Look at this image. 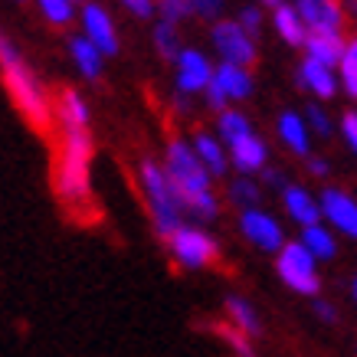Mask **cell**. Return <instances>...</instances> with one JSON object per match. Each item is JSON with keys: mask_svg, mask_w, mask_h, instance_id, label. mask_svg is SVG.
<instances>
[{"mask_svg": "<svg viewBox=\"0 0 357 357\" xmlns=\"http://www.w3.org/2000/svg\"><path fill=\"white\" fill-rule=\"evenodd\" d=\"M282 206H285V213H289L302 229L321 223V204H318V197H312L298 184H289L282 190Z\"/></svg>", "mask_w": 357, "mask_h": 357, "instance_id": "15", "label": "cell"}, {"mask_svg": "<svg viewBox=\"0 0 357 357\" xmlns=\"http://www.w3.org/2000/svg\"><path fill=\"white\" fill-rule=\"evenodd\" d=\"M246 135H252V121L243 115L239 109H223L217 115V138L223 141V144H233V141L246 138Z\"/></svg>", "mask_w": 357, "mask_h": 357, "instance_id": "25", "label": "cell"}, {"mask_svg": "<svg viewBox=\"0 0 357 357\" xmlns=\"http://www.w3.org/2000/svg\"><path fill=\"white\" fill-rule=\"evenodd\" d=\"M318 204H321V217L344 236L357 239V200L337 187H325L318 194Z\"/></svg>", "mask_w": 357, "mask_h": 357, "instance_id": "12", "label": "cell"}, {"mask_svg": "<svg viewBox=\"0 0 357 357\" xmlns=\"http://www.w3.org/2000/svg\"><path fill=\"white\" fill-rule=\"evenodd\" d=\"M167 249H171L174 262L187 272H200L210 269L213 262L220 259V243L204 227H194V223H184L171 239H167Z\"/></svg>", "mask_w": 357, "mask_h": 357, "instance_id": "6", "label": "cell"}, {"mask_svg": "<svg viewBox=\"0 0 357 357\" xmlns=\"http://www.w3.org/2000/svg\"><path fill=\"white\" fill-rule=\"evenodd\" d=\"M305 121H308V131H314L318 138H331L335 135V125H331V115H328L318 102H312L308 109H305Z\"/></svg>", "mask_w": 357, "mask_h": 357, "instance_id": "30", "label": "cell"}, {"mask_svg": "<svg viewBox=\"0 0 357 357\" xmlns=\"http://www.w3.org/2000/svg\"><path fill=\"white\" fill-rule=\"evenodd\" d=\"M223 3L227 0H190V10H194V17H200V20H220V13H223Z\"/></svg>", "mask_w": 357, "mask_h": 357, "instance_id": "33", "label": "cell"}, {"mask_svg": "<svg viewBox=\"0 0 357 357\" xmlns=\"http://www.w3.org/2000/svg\"><path fill=\"white\" fill-rule=\"evenodd\" d=\"M272 26H275V33H279L289 46H305V40H308V26L302 23L295 3H279V7H272Z\"/></svg>", "mask_w": 357, "mask_h": 357, "instance_id": "23", "label": "cell"}, {"mask_svg": "<svg viewBox=\"0 0 357 357\" xmlns=\"http://www.w3.org/2000/svg\"><path fill=\"white\" fill-rule=\"evenodd\" d=\"M298 86L308 89L318 102H325V98H335L337 96V86H341V79L335 76V69L331 66H321L308 59L305 56L302 66H298Z\"/></svg>", "mask_w": 357, "mask_h": 357, "instance_id": "14", "label": "cell"}, {"mask_svg": "<svg viewBox=\"0 0 357 357\" xmlns=\"http://www.w3.org/2000/svg\"><path fill=\"white\" fill-rule=\"evenodd\" d=\"M341 135H344L347 148L357 154V112H344L341 115Z\"/></svg>", "mask_w": 357, "mask_h": 357, "instance_id": "36", "label": "cell"}, {"mask_svg": "<svg viewBox=\"0 0 357 357\" xmlns=\"http://www.w3.org/2000/svg\"><path fill=\"white\" fill-rule=\"evenodd\" d=\"M174 69H177V92L181 96H204L206 86L213 82V69L217 66H210V59L200 50L184 46L181 56L174 59Z\"/></svg>", "mask_w": 357, "mask_h": 357, "instance_id": "10", "label": "cell"}, {"mask_svg": "<svg viewBox=\"0 0 357 357\" xmlns=\"http://www.w3.org/2000/svg\"><path fill=\"white\" fill-rule=\"evenodd\" d=\"M213 82H217L220 92L227 96V102H246V98L252 96V89H256L252 73L243 69V66H233V63H220L217 69H213Z\"/></svg>", "mask_w": 357, "mask_h": 357, "instance_id": "18", "label": "cell"}, {"mask_svg": "<svg viewBox=\"0 0 357 357\" xmlns=\"http://www.w3.org/2000/svg\"><path fill=\"white\" fill-rule=\"evenodd\" d=\"M79 26H82V36H86L92 46L102 50V56H119L121 53V40H119V26L112 20V13L105 3L98 0H86L79 7Z\"/></svg>", "mask_w": 357, "mask_h": 357, "instance_id": "7", "label": "cell"}, {"mask_svg": "<svg viewBox=\"0 0 357 357\" xmlns=\"http://www.w3.org/2000/svg\"><path fill=\"white\" fill-rule=\"evenodd\" d=\"M210 40H213V50L220 53V63H233V66H249L256 63V36H249L236 20H217L213 30H210Z\"/></svg>", "mask_w": 357, "mask_h": 357, "instance_id": "8", "label": "cell"}, {"mask_svg": "<svg viewBox=\"0 0 357 357\" xmlns=\"http://www.w3.org/2000/svg\"><path fill=\"white\" fill-rule=\"evenodd\" d=\"M236 23L249 33V36H259V33H262V10H259V7H243V10H239V17H236Z\"/></svg>", "mask_w": 357, "mask_h": 357, "instance_id": "34", "label": "cell"}, {"mask_svg": "<svg viewBox=\"0 0 357 357\" xmlns=\"http://www.w3.org/2000/svg\"><path fill=\"white\" fill-rule=\"evenodd\" d=\"M119 3L131 17H138V20H151L154 13H158V0H119Z\"/></svg>", "mask_w": 357, "mask_h": 357, "instance_id": "35", "label": "cell"}, {"mask_svg": "<svg viewBox=\"0 0 357 357\" xmlns=\"http://www.w3.org/2000/svg\"><path fill=\"white\" fill-rule=\"evenodd\" d=\"M312 312H314V318H318V321H325V325H337V308L331 302H325V298H314Z\"/></svg>", "mask_w": 357, "mask_h": 357, "instance_id": "37", "label": "cell"}, {"mask_svg": "<svg viewBox=\"0 0 357 357\" xmlns=\"http://www.w3.org/2000/svg\"><path fill=\"white\" fill-rule=\"evenodd\" d=\"M239 233L246 243L259 249V252H279L289 239L282 233V223L272 213H266L262 206H252V210H239Z\"/></svg>", "mask_w": 357, "mask_h": 357, "instance_id": "9", "label": "cell"}, {"mask_svg": "<svg viewBox=\"0 0 357 357\" xmlns=\"http://www.w3.org/2000/svg\"><path fill=\"white\" fill-rule=\"evenodd\" d=\"M295 10L308 33H341L347 23L344 0H295Z\"/></svg>", "mask_w": 357, "mask_h": 357, "instance_id": "11", "label": "cell"}, {"mask_svg": "<svg viewBox=\"0 0 357 357\" xmlns=\"http://www.w3.org/2000/svg\"><path fill=\"white\" fill-rule=\"evenodd\" d=\"M17 3H26V0H17Z\"/></svg>", "mask_w": 357, "mask_h": 357, "instance_id": "44", "label": "cell"}, {"mask_svg": "<svg viewBox=\"0 0 357 357\" xmlns=\"http://www.w3.org/2000/svg\"><path fill=\"white\" fill-rule=\"evenodd\" d=\"M151 40H154V50L164 56V59H177L181 56V33H177V23H167V20H158L154 23V33H151Z\"/></svg>", "mask_w": 357, "mask_h": 357, "instance_id": "27", "label": "cell"}, {"mask_svg": "<svg viewBox=\"0 0 357 357\" xmlns=\"http://www.w3.org/2000/svg\"><path fill=\"white\" fill-rule=\"evenodd\" d=\"M92 158L96 144L89 128H63L59 158L53 167V190L63 204L79 206L92 197Z\"/></svg>", "mask_w": 357, "mask_h": 357, "instance_id": "3", "label": "cell"}, {"mask_svg": "<svg viewBox=\"0 0 357 357\" xmlns=\"http://www.w3.org/2000/svg\"><path fill=\"white\" fill-rule=\"evenodd\" d=\"M220 337L227 341V347H229V351H233L236 357H259V354H256V347H252V337H246L243 331H236L233 325L220 328Z\"/></svg>", "mask_w": 357, "mask_h": 357, "instance_id": "31", "label": "cell"}, {"mask_svg": "<svg viewBox=\"0 0 357 357\" xmlns=\"http://www.w3.org/2000/svg\"><path fill=\"white\" fill-rule=\"evenodd\" d=\"M341 86H344V92L351 98L357 102V36L354 40H347V50H344V56H341Z\"/></svg>", "mask_w": 357, "mask_h": 357, "instance_id": "29", "label": "cell"}, {"mask_svg": "<svg viewBox=\"0 0 357 357\" xmlns=\"http://www.w3.org/2000/svg\"><path fill=\"white\" fill-rule=\"evenodd\" d=\"M76 3H86V0H76Z\"/></svg>", "mask_w": 357, "mask_h": 357, "instance_id": "43", "label": "cell"}, {"mask_svg": "<svg viewBox=\"0 0 357 357\" xmlns=\"http://www.w3.org/2000/svg\"><path fill=\"white\" fill-rule=\"evenodd\" d=\"M223 308H227L229 325L236 328V331H243V335L252 337V341L262 337V318L249 298H243V295H227V298H223Z\"/></svg>", "mask_w": 357, "mask_h": 357, "instance_id": "20", "label": "cell"}, {"mask_svg": "<svg viewBox=\"0 0 357 357\" xmlns=\"http://www.w3.org/2000/svg\"><path fill=\"white\" fill-rule=\"evenodd\" d=\"M262 184H269L272 190H285V187H289V181H285V174L279 171V167H266V171H262Z\"/></svg>", "mask_w": 357, "mask_h": 357, "instance_id": "39", "label": "cell"}, {"mask_svg": "<svg viewBox=\"0 0 357 357\" xmlns=\"http://www.w3.org/2000/svg\"><path fill=\"white\" fill-rule=\"evenodd\" d=\"M204 98H206V105H210V109L217 112V115H220V112H223V109H227V105H229V102H227V96L220 92V86H217V82H210V86H206Z\"/></svg>", "mask_w": 357, "mask_h": 357, "instance_id": "38", "label": "cell"}, {"mask_svg": "<svg viewBox=\"0 0 357 357\" xmlns=\"http://www.w3.org/2000/svg\"><path fill=\"white\" fill-rule=\"evenodd\" d=\"M275 272L279 279L292 289L295 295H305V298H318L321 295V272H318V259L312 252L292 239L275 252Z\"/></svg>", "mask_w": 357, "mask_h": 357, "instance_id": "5", "label": "cell"}, {"mask_svg": "<svg viewBox=\"0 0 357 357\" xmlns=\"http://www.w3.org/2000/svg\"><path fill=\"white\" fill-rule=\"evenodd\" d=\"M305 50H308V59L335 69V66H341V56H344V50H347V40H344V33H308Z\"/></svg>", "mask_w": 357, "mask_h": 357, "instance_id": "21", "label": "cell"}, {"mask_svg": "<svg viewBox=\"0 0 357 357\" xmlns=\"http://www.w3.org/2000/svg\"><path fill=\"white\" fill-rule=\"evenodd\" d=\"M138 184H141V194H144V204H148V213H151L154 233L167 243L187 223V210L181 204V194L174 190L164 164L151 161V158H144L138 164Z\"/></svg>", "mask_w": 357, "mask_h": 357, "instance_id": "4", "label": "cell"}, {"mask_svg": "<svg viewBox=\"0 0 357 357\" xmlns=\"http://www.w3.org/2000/svg\"><path fill=\"white\" fill-rule=\"evenodd\" d=\"M351 295H354V302H357V279H354V285H351Z\"/></svg>", "mask_w": 357, "mask_h": 357, "instance_id": "42", "label": "cell"}, {"mask_svg": "<svg viewBox=\"0 0 357 357\" xmlns=\"http://www.w3.org/2000/svg\"><path fill=\"white\" fill-rule=\"evenodd\" d=\"M227 197H229V204H236L239 210H252V206H259V200H262V187L256 184L252 177H243V174H239L236 181H229Z\"/></svg>", "mask_w": 357, "mask_h": 357, "instance_id": "26", "label": "cell"}, {"mask_svg": "<svg viewBox=\"0 0 357 357\" xmlns=\"http://www.w3.org/2000/svg\"><path fill=\"white\" fill-rule=\"evenodd\" d=\"M259 3H262V7H279L282 0H259Z\"/></svg>", "mask_w": 357, "mask_h": 357, "instance_id": "41", "label": "cell"}, {"mask_svg": "<svg viewBox=\"0 0 357 357\" xmlns=\"http://www.w3.org/2000/svg\"><path fill=\"white\" fill-rule=\"evenodd\" d=\"M0 79H3V89H7L10 102L17 105V112L30 121L33 128L46 131L53 125V115H56L53 102L46 98V89L40 86L33 66L23 59L17 43L3 30H0Z\"/></svg>", "mask_w": 357, "mask_h": 357, "instance_id": "2", "label": "cell"}, {"mask_svg": "<svg viewBox=\"0 0 357 357\" xmlns=\"http://www.w3.org/2000/svg\"><path fill=\"white\" fill-rule=\"evenodd\" d=\"M275 131H279L282 144L292 154H298V158L312 154V131H308V121L298 112H282L279 121H275Z\"/></svg>", "mask_w": 357, "mask_h": 357, "instance_id": "19", "label": "cell"}, {"mask_svg": "<svg viewBox=\"0 0 357 357\" xmlns=\"http://www.w3.org/2000/svg\"><path fill=\"white\" fill-rule=\"evenodd\" d=\"M305 164H308V174H312V177H328V174H331V167H328L325 158H314V154H308V158H305Z\"/></svg>", "mask_w": 357, "mask_h": 357, "instance_id": "40", "label": "cell"}, {"mask_svg": "<svg viewBox=\"0 0 357 357\" xmlns=\"http://www.w3.org/2000/svg\"><path fill=\"white\" fill-rule=\"evenodd\" d=\"M190 144H194L197 158H200V164L210 171L213 181H217V177H227L229 154H227V144H223L217 135H210V131H197L194 138H190Z\"/></svg>", "mask_w": 357, "mask_h": 357, "instance_id": "17", "label": "cell"}, {"mask_svg": "<svg viewBox=\"0 0 357 357\" xmlns=\"http://www.w3.org/2000/svg\"><path fill=\"white\" fill-rule=\"evenodd\" d=\"M229 154V167H236L243 177H252V174H262L266 167H269V144L252 131V135H246V138L233 141L227 148Z\"/></svg>", "mask_w": 357, "mask_h": 357, "instance_id": "13", "label": "cell"}, {"mask_svg": "<svg viewBox=\"0 0 357 357\" xmlns=\"http://www.w3.org/2000/svg\"><path fill=\"white\" fill-rule=\"evenodd\" d=\"M36 7L43 13V20L56 30L76 20V0H36Z\"/></svg>", "mask_w": 357, "mask_h": 357, "instance_id": "28", "label": "cell"}, {"mask_svg": "<svg viewBox=\"0 0 357 357\" xmlns=\"http://www.w3.org/2000/svg\"><path fill=\"white\" fill-rule=\"evenodd\" d=\"M164 171L171 177L174 190L181 194L187 217L197 223H213L220 217V197L213 194V177L197 158L194 144L184 138H171L164 148Z\"/></svg>", "mask_w": 357, "mask_h": 357, "instance_id": "1", "label": "cell"}, {"mask_svg": "<svg viewBox=\"0 0 357 357\" xmlns=\"http://www.w3.org/2000/svg\"><path fill=\"white\" fill-rule=\"evenodd\" d=\"M69 59H73L76 73L86 79V82H98L102 73H105V56H102V50L89 43L82 33H76V36L69 40Z\"/></svg>", "mask_w": 357, "mask_h": 357, "instance_id": "16", "label": "cell"}, {"mask_svg": "<svg viewBox=\"0 0 357 357\" xmlns=\"http://www.w3.org/2000/svg\"><path fill=\"white\" fill-rule=\"evenodd\" d=\"M56 121H59L63 128H89L92 112H89V102L79 96L76 89H63V92H59V102H56Z\"/></svg>", "mask_w": 357, "mask_h": 357, "instance_id": "22", "label": "cell"}, {"mask_svg": "<svg viewBox=\"0 0 357 357\" xmlns=\"http://www.w3.org/2000/svg\"><path fill=\"white\" fill-rule=\"evenodd\" d=\"M298 243H302L308 252H312L318 262H328L337 256V239L335 233L325 227V223H314V227H305L302 236H298Z\"/></svg>", "mask_w": 357, "mask_h": 357, "instance_id": "24", "label": "cell"}, {"mask_svg": "<svg viewBox=\"0 0 357 357\" xmlns=\"http://www.w3.org/2000/svg\"><path fill=\"white\" fill-rule=\"evenodd\" d=\"M158 13H161V20H167V23H184L187 17H194L190 0H158Z\"/></svg>", "mask_w": 357, "mask_h": 357, "instance_id": "32", "label": "cell"}]
</instances>
